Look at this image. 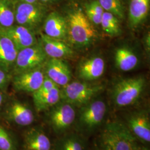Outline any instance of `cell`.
Masks as SVG:
<instances>
[{"label": "cell", "mask_w": 150, "mask_h": 150, "mask_svg": "<svg viewBox=\"0 0 150 150\" xmlns=\"http://www.w3.org/2000/svg\"><path fill=\"white\" fill-rule=\"evenodd\" d=\"M101 127L96 139V150H135L139 145L123 121L110 120Z\"/></svg>", "instance_id": "obj_1"}, {"label": "cell", "mask_w": 150, "mask_h": 150, "mask_svg": "<svg viewBox=\"0 0 150 150\" xmlns=\"http://www.w3.org/2000/svg\"><path fill=\"white\" fill-rule=\"evenodd\" d=\"M66 19L68 38L74 45L80 48L87 47L96 40V30L81 10L71 11Z\"/></svg>", "instance_id": "obj_2"}, {"label": "cell", "mask_w": 150, "mask_h": 150, "mask_svg": "<svg viewBox=\"0 0 150 150\" xmlns=\"http://www.w3.org/2000/svg\"><path fill=\"white\" fill-rule=\"evenodd\" d=\"M107 108L102 100H92L80 107L75 125L82 134H90L101 127L105 122Z\"/></svg>", "instance_id": "obj_3"}, {"label": "cell", "mask_w": 150, "mask_h": 150, "mask_svg": "<svg viewBox=\"0 0 150 150\" xmlns=\"http://www.w3.org/2000/svg\"><path fill=\"white\" fill-rule=\"evenodd\" d=\"M146 82L141 76L123 79L113 87L111 98L116 108H125L139 101L145 91Z\"/></svg>", "instance_id": "obj_4"}, {"label": "cell", "mask_w": 150, "mask_h": 150, "mask_svg": "<svg viewBox=\"0 0 150 150\" xmlns=\"http://www.w3.org/2000/svg\"><path fill=\"white\" fill-rule=\"evenodd\" d=\"M105 88V85L101 83L74 81L60 89L61 100L80 107L93 100Z\"/></svg>", "instance_id": "obj_5"}, {"label": "cell", "mask_w": 150, "mask_h": 150, "mask_svg": "<svg viewBox=\"0 0 150 150\" xmlns=\"http://www.w3.org/2000/svg\"><path fill=\"white\" fill-rule=\"evenodd\" d=\"M14 5L17 24L35 32L43 23L46 17L47 9L45 6L39 2L30 4L16 1Z\"/></svg>", "instance_id": "obj_6"}, {"label": "cell", "mask_w": 150, "mask_h": 150, "mask_svg": "<svg viewBox=\"0 0 150 150\" xmlns=\"http://www.w3.org/2000/svg\"><path fill=\"white\" fill-rule=\"evenodd\" d=\"M47 59L40 42L18 51L12 69L13 75L42 67Z\"/></svg>", "instance_id": "obj_7"}, {"label": "cell", "mask_w": 150, "mask_h": 150, "mask_svg": "<svg viewBox=\"0 0 150 150\" xmlns=\"http://www.w3.org/2000/svg\"><path fill=\"white\" fill-rule=\"evenodd\" d=\"M76 115L75 106L61 100L51 108L49 122L56 134L63 135L75 124Z\"/></svg>", "instance_id": "obj_8"}, {"label": "cell", "mask_w": 150, "mask_h": 150, "mask_svg": "<svg viewBox=\"0 0 150 150\" xmlns=\"http://www.w3.org/2000/svg\"><path fill=\"white\" fill-rule=\"evenodd\" d=\"M123 122L136 139L142 144L150 142V118L148 111L137 110L127 113Z\"/></svg>", "instance_id": "obj_9"}, {"label": "cell", "mask_w": 150, "mask_h": 150, "mask_svg": "<svg viewBox=\"0 0 150 150\" xmlns=\"http://www.w3.org/2000/svg\"><path fill=\"white\" fill-rule=\"evenodd\" d=\"M41 67L13 75V86L17 91L33 93L43 82L45 76Z\"/></svg>", "instance_id": "obj_10"}, {"label": "cell", "mask_w": 150, "mask_h": 150, "mask_svg": "<svg viewBox=\"0 0 150 150\" xmlns=\"http://www.w3.org/2000/svg\"><path fill=\"white\" fill-rule=\"evenodd\" d=\"M0 27L11 39L18 51L32 46L38 42L35 32L23 26L17 24L7 28Z\"/></svg>", "instance_id": "obj_11"}, {"label": "cell", "mask_w": 150, "mask_h": 150, "mask_svg": "<svg viewBox=\"0 0 150 150\" xmlns=\"http://www.w3.org/2000/svg\"><path fill=\"white\" fill-rule=\"evenodd\" d=\"M45 64V76L57 86L62 87L70 83L71 72L68 65L62 59L50 58Z\"/></svg>", "instance_id": "obj_12"}, {"label": "cell", "mask_w": 150, "mask_h": 150, "mask_svg": "<svg viewBox=\"0 0 150 150\" xmlns=\"http://www.w3.org/2000/svg\"><path fill=\"white\" fill-rule=\"evenodd\" d=\"M45 35L48 37L64 41L68 38L66 19L57 12L47 15L43 23Z\"/></svg>", "instance_id": "obj_13"}, {"label": "cell", "mask_w": 150, "mask_h": 150, "mask_svg": "<svg viewBox=\"0 0 150 150\" xmlns=\"http://www.w3.org/2000/svg\"><path fill=\"white\" fill-rule=\"evenodd\" d=\"M40 42L50 58L62 59L71 57L74 54L72 49L64 41L48 37L45 34H41Z\"/></svg>", "instance_id": "obj_14"}, {"label": "cell", "mask_w": 150, "mask_h": 150, "mask_svg": "<svg viewBox=\"0 0 150 150\" xmlns=\"http://www.w3.org/2000/svg\"><path fill=\"white\" fill-rule=\"evenodd\" d=\"M18 52L14 43L0 27V69L10 74Z\"/></svg>", "instance_id": "obj_15"}, {"label": "cell", "mask_w": 150, "mask_h": 150, "mask_svg": "<svg viewBox=\"0 0 150 150\" xmlns=\"http://www.w3.org/2000/svg\"><path fill=\"white\" fill-rule=\"evenodd\" d=\"M105 67L104 59L100 57H92L80 64L78 75L81 80L85 81L96 80L103 74Z\"/></svg>", "instance_id": "obj_16"}, {"label": "cell", "mask_w": 150, "mask_h": 150, "mask_svg": "<svg viewBox=\"0 0 150 150\" xmlns=\"http://www.w3.org/2000/svg\"><path fill=\"white\" fill-rule=\"evenodd\" d=\"M7 117L13 122L21 126H27L31 125L35 116L32 110L21 102H12L7 110Z\"/></svg>", "instance_id": "obj_17"}, {"label": "cell", "mask_w": 150, "mask_h": 150, "mask_svg": "<svg viewBox=\"0 0 150 150\" xmlns=\"http://www.w3.org/2000/svg\"><path fill=\"white\" fill-rule=\"evenodd\" d=\"M26 150H51V142L42 129L33 127L27 131L24 138Z\"/></svg>", "instance_id": "obj_18"}, {"label": "cell", "mask_w": 150, "mask_h": 150, "mask_svg": "<svg viewBox=\"0 0 150 150\" xmlns=\"http://www.w3.org/2000/svg\"><path fill=\"white\" fill-rule=\"evenodd\" d=\"M150 0H131L129 5V22L137 27L146 19L150 10Z\"/></svg>", "instance_id": "obj_19"}, {"label": "cell", "mask_w": 150, "mask_h": 150, "mask_svg": "<svg viewBox=\"0 0 150 150\" xmlns=\"http://www.w3.org/2000/svg\"><path fill=\"white\" fill-rule=\"evenodd\" d=\"M33 101L36 110L39 112L48 110L61 101L60 88L56 86L42 93H32Z\"/></svg>", "instance_id": "obj_20"}, {"label": "cell", "mask_w": 150, "mask_h": 150, "mask_svg": "<svg viewBox=\"0 0 150 150\" xmlns=\"http://www.w3.org/2000/svg\"><path fill=\"white\" fill-rule=\"evenodd\" d=\"M56 150H86V141L79 133H66L56 142Z\"/></svg>", "instance_id": "obj_21"}, {"label": "cell", "mask_w": 150, "mask_h": 150, "mask_svg": "<svg viewBox=\"0 0 150 150\" xmlns=\"http://www.w3.org/2000/svg\"><path fill=\"white\" fill-rule=\"evenodd\" d=\"M115 59L117 67L123 71L133 70L139 62L136 54L126 47H121L116 50Z\"/></svg>", "instance_id": "obj_22"}, {"label": "cell", "mask_w": 150, "mask_h": 150, "mask_svg": "<svg viewBox=\"0 0 150 150\" xmlns=\"http://www.w3.org/2000/svg\"><path fill=\"white\" fill-rule=\"evenodd\" d=\"M15 22V5L11 0H0V27L7 28Z\"/></svg>", "instance_id": "obj_23"}, {"label": "cell", "mask_w": 150, "mask_h": 150, "mask_svg": "<svg viewBox=\"0 0 150 150\" xmlns=\"http://www.w3.org/2000/svg\"><path fill=\"white\" fill-rule=\"evenodd\" d=\"M100 25L102 30L111 37H115L121 33L120 19L112 13L104 11Z\"/></svg>", "instance_id": "obj_24"}, {"label": "cell", "mask_w": 150, "mask_h": 150, "mask_svg": "<svg viewBox=\"0 0 150 150\" xmlns=\"http://www.w3.org/2000/svg\"><path fill=\"white\" fill-rule=\"evenodd\" d=\"M104 11L111 13L122 20L125 17V10L121 0H97Z\"/></svg>", "instance_id": "obj_25"}, {"label": "cell", "mask_w": 150, "mask_h": 150, "mask_svg": "<svg viewBox=\"0 0 150 150\" xmlns=\"http://www.w3.org/2000/svg\"><path fill=\"white\" fill-rule=\"evenodd\" d=\"M0 150H15V146L11 136L0 126Z\"/></svg>", "instance_id": "obj_26"}, {"label": "cell", "mask_w": 150, "mask_h": 150, "mask_svg": "<svg viewBox=\"0 0 150 150\" xmlns=\"http://www.w3.org/2000/svg\"><path fill=\"white\" fill-rule=\"evenodd\" d=\"M85 9H87L102 16L104 10L97 0H93L85 5Z\"/></svg>", "instance_id": "obj_27"}, {"label": "cell", "mask_w": 150, "mask_h": 150, "mask_svg": "<svg viewBox=\"0 0 150 150\" xmlns=\"http://www.w3.org/2000/svg\"><path fill=\"white\" fill-rule=\"evenodd\" d=\"M11 76L9 73L0 69V90L4 89L10 80Z\"/></svg>", "instance_id": "obj_28"}, {"label": "cell", "mask_w": 150, "mask_h": 150, "mask_svg": "<svg viewBox=\"0 0 150 150\" xmlns=\"http://www.w3.org/2000/svg\"><path fill=\"white\" fill-rule=\"evenodd\" d=\"M38 2H40L43 5H48L52 4L55 2H58L59 0H38Z\"/></svg>", "instance_id": "obj_29"}, {"label": "cell", "mask_w": 150, "mask_h": 150, "mask_svg": "<svg viewBox=\"0 0 150 150\" xmlns=\"http://www.w3.org/2000/svg\"><path fill=\"white\" fill-rule=\"evenodd\" d=\"M16 2H23V3H30V4H34L39 2L38 0H15Z\"/></svg>", "instance_id": "obj_30"}, {"label": "cell", "mask_w": 150, "mask_h": 150, "mask_svg": "<svg viewBox=\"0 0 150 150\" xmlns=\"http://www.w3.org/2000/svg\"><path fill=\"white\" fill-rule=\"evenodd\" d=\"M4 102V95L3 93L0 90V107H1Z\"/></svg>", "instance_id": "obj_31"}, {"label": "cell", "mask_w": 150, "mask_h": 150, "mask_svg": "<svg viewBox=\"0 0 150 150\" xmlns=\"http://www.w3.org/2000/svg\"><path fill=\"white\" fill-rule=\"evenodd\" d=\"M135 150H150L149 149H148L147 147L145 146L144 145H139L137 147L136 149Z\"/></svg>", "instance_id": "obj_32"}]
</instances>
